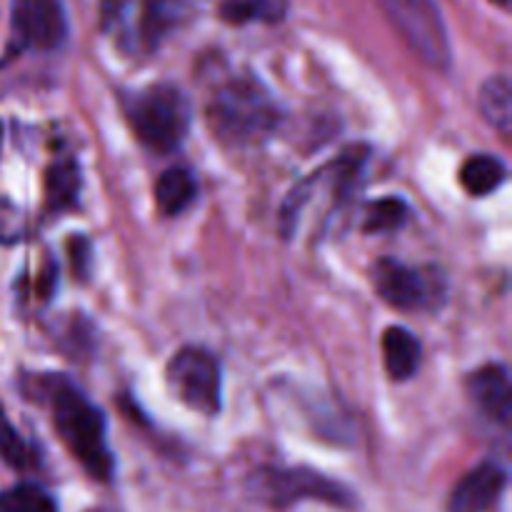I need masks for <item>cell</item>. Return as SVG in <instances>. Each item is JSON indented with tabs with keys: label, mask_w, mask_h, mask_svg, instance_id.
<instances>
[{
	"label": "cell",
	"mask_w": 512,
	"mask_h": 512,
	"mask_svg": "<svg viewBox=\"0 0 512 512\" xmlns=\"http://www.w3.org/2000/svg\"><path fill=\"white\" fill-rule=\"evenodd\" d=\"M378 5L400 38L425 65L443 73L450 70L453 48H450L448 25L435 0H378Z\"/></svg>",
	"instance_id": "4"
},
{
	"label": "cell",
	"mask_w": 512,
	"mask_h": 512,
	"mask_svg": "<svg viewBox=\"0 0 512 512\" xmlns=\"http://www.w3.org/2000/svg\"><path fill=\"white\" fill-rule=\"evenodd\" d=\"M290 0H225L223 18L230 23H248V20H263V23H280L288 15Z\"/></svg>",
	"instance_id": "17"
},
{
	"label": "cell",
	"mask_w": 512,
	"mask_h": 512,
	"mask_svg": "<svg viewBox=\"0 0 512 512\" xmlns=\"http://www.w3.org/2000/svg\"><path fill=\"white\" fill-rule=\"evenodd\" d=\"M168 388L190 410L218 415L223 405V370L218 358L198 345L178 350L168 365Z\"/></svg>",
	"instance_id": "6"
},
{
	"label": "cell",
	"mask_w": 512,
	"mask_h": 512,
	"mask_svg": "<svg viewBox=\"0 0 512 512\" xmlns=\"http://www.w3.org/2000/svg\"><path fill=\"white\" fill-rule=\"evenodd\" d=\"M188 10V0H145L143 38L148 45H158Z\"/></svg>",
	"instance_id": "16"
},
{
	"label": "cell",
	"mask_w": 512,
	"mask_h": 512,
	"mask_svg": "<svg viewBox=\"0 0 512 512\" xmlns=\"http://www.w3.org/2000/svg\"><path fill=\"white\" fill-rule=\"evenodd\" d=\"M0 512H58V505L40 485L20 483L0 493Z\"/></svg>",
	"instance_id": "19"
},
{
	"label": "cell",
	"mask_w": 512,
	"mask_h": 512,
	"mask_svg": "<svg viewBox=\"0 0 512 512\" xmlns=\"http://www.w3.org/2000/svg\"><path fill=\"white\" fill-rule=\"evenodd\" d=\"M80 168L75 160H58L48 168L45 175V200H48V208L55 213H63L78 205L80 198Z\"/></svg>",
	"instance_id": "14"
},
{
	"label": "cell",
	"mask_w": 512,
	"mask_h": 512,
	"mask_svg": "<svg viewBox=\"0 0 512 512\" xmlns=\"http://www.w3.org/2000/svg\"><path fill=\"white\" fill-rule=\"evenodd\" d=\"M423 360V345L418 335L410 333L403 325H393L383 333V363L390 380L405 383L413 378Z\"/></svg>",
	"instance_id": "11"
},
{
	"label": "cell",
	"mask_w": 512,
	"mask_h": 512,
	"mask_svg": "<svg viewBox=\"0 0 512 512\" xmlns=\"http://www.w3.org/2000/svg\"><path fill=\"white\" fill-rule=\"evenodd\" d=\"M0 145H3V123H0Z\"/></svg>",
	"instance_id": "23"
},
{
	"label": "cell",
	"mask_w": 512,
	"mask_h": 512,
	"mask_svg": "<svg viewBox=\"0 0 512 512\" xmlns=\"http://www.w3.org/2000/svg\"><path fill=\"white\" fill-rule=\"evenodd\" d=\"M468 395L480 413L500 425L510 423L512 415V390L510 373L505 365L490 363L468 375Z\"/></svg>",
	"instance_id": "10"
},
{
	"label": "cell",
	"mask_w": 512,
	"mask_h": 512,
	"mask_svg": "<svg viewBox=\"0 0 512 512\" xmlns=\"http://www.w3.org/2000/svg\"><path fill=\"white\" fill-rule=\"evenodd\" d=\"M25 233H28V220L23 210L8 198H0V245L20 243Z\"/></svg>",
	"instance_id": "21"
},
{
	"label": "cell",
	"mask_w": 512,
	"mask_h": 512,
	"mask_svg": "<svg viewBox=\"0 0 512 512\" xmlns=\"http://www.w3.org/2000/svg\"><path fill=\"white\" fill-rule=\"evenodd\" d=\"M45 398L53 410V425L65 448L95 480H110L115 470L113 450L108 445V425L98 405L90 403L83 390L63 375L45 378Z\"/></svg>",
	"instance_id": "1"
},
{
	"label": "cell",
	"mask_w": 512,
	"mask_h": 512,
	"mask_svg": "<svg viewBox=\"0 0 512 512\" xmlns=\"http://www.w3.org/2000/svg\"><path fill=\"white\" fill-rule=\"evenodd\" d=\"M195 200V178L188 168H170L155 183V203L163 215H180Z\"/></svg>",
	"instance_id": "15"
},
{
	"label": "cell",
	"mask_w": 512,
	"mask_h": 512,
	"mask_svg": "<svg viewBox=\"0 0 512 512\" xmlns=\"http://www.w3.org/2000/svg\"><path fill=\"white\" fill-rule=\"evenodd\" d=\"M13 33L20 48H60L68 38L63 0H13Z\"/></svg>",
	"instance_id": "8"
},
{
	"label": "cell",
	"mask_w": 512,
	"mask_h": 512,
	"mask_svg": "<svg viewBox=\"0 0 512 512\" xmlns=\"http://www.w3.org/2000/svg\"><path fill=\"white\" fill-rule=\"evenodd\" d=\"M373 285L380 298L398 310H430L445 298L443 275L430 268H413L395 258L375 263Z\"/></svg>",
	"instance_id": "7"
},
{
	"label": "cell",
	"mask_w": 512,
	"mask_h": 512,
	"mask_svg": "<svg viewBox=\"0 0 512 512\" xmlns=\"http://www.w3.org/2000/svg\"><path fill=\"white\" fill-rule=\"evenodd\" d=\"M208 120L225 143L250 145L273 133L280 110L255 78H230L210 98Z\"/></svg>",
	"instance_id": "2"
},
{
	"label": "cell",
	"mask_w": 512,
	"mask_h": 512,
	"mask_svg": "<svg viewBox=\"0 0 512 512\" xmlns=\"http://www.w3.org/2000/svg\"><path fill=\"white\" fill-rule=\"evenodd\" d=\"M478 105L488 125H493L503 138L512 133V85L508 75H493L483 83Z\"/></svg>",
	"instance_id": "12"
},
{
	"label": "cell",
	"mask_w": 512,
	"mask_h": 512,
	"mask_svg": "<svg viewBox=\"0 0 512 512\" xmlns=\"http://www.w3.org/2000/svg\"><path fill=\"white\" fill-rule=\"evenodd\" d=\"M493 3H495V5H500V8H508L510 0H493Z\"/></svg>",
	"instance_id": "22"
},
{
	"label": "cell",
	"mask_w": 512,
	"mask_h": 512,
	"mask_svg": "<svg viewBox=\"0 0 512 512\" xmlns=\"http://www.w3.org/2000/svg\"><path fill=\"white\" fill-rule=\"evenodd\" d=\"M128 120L145 148L168 155L183 145L193 120V108L178 85L155 83L130 95Z\"/></svg>",
	"instance_id": "3"
},
{
	"label": "cell",
	"mask_w": 512,
	"mask_h": 512,
	"mask_svg": "<svg viewBox=\"0 0 512 512\" xmlns=\"http://www.w3.org/2000/svg\"><path fill=\"white\" fill-rule=\"evenodd\" d=\"M250 493L270 508H285L298 500H320V503L338 505V508H350L355 503L348 488L308 468L258 470L250 478Z\"/></svg>",
	"instance_id": "5"
},
{
	"label": "cell",
	"mask_w": 512,
	"mask_h": 512,
	"mask_svg": "<svg viewBox=\"0 0 512 512\" xmlns=\"http://www.w3.org/2000/svg\"><path fill=\"white\" fill-rule=\"evenodd\" d=\"M0 458L15 470H25L30 465V448L23 438H20L18 430L13 428V423L8 420L5 410L0 408Z\"/></svg>",
	"instance_id": "20"
},
{
	"label": "cell",
	"mask_w": 512,
	"mask_h": 512,
	"mask_svg": "<svg viewBox=\"0 0 512 512\" xmlns=\"http://www.w3.org/2000/svg\"><path fill=\"white\" fill-rule=\"evenodd\" d=\"M408 215L410 205L403 198H395V195L380 198L370 203L368 210H365L363 230L365 233H393V230L403 228L408 223Z\"/></svg>",
	"instance_id": "18"
},
{
	"label": "cell",
	"mask_w": 512,
	"mask_h": 512,
	"mask_svg": "<svg viewBox=\"0 0 512 512\" xmlns=\"http://www.w3.org/2000/svg\"><path fill=\"white\" fill-rule=\"evenodd\" d=\"M505 180H508V165L488 153L473 155L460 168V185L465 188V193L475 195V198L495 193Z\"/></svg>",
	"instance_id": "13"
},
{
	"label": "cell",
	"mask_w": 512,
	"mask_h": 512,
	"mask_svg": "<svg viewBox=\"0 0 512 512\" xmlns=\"http://www.w3.org/2000/svg\"><path fill=\"white\" fill-rule=\"evenodd\" d=\"M508 485V470L495 460H485L470 470L450 493L448 512H488Z\"/></svg>",
	"instance_id": "9"
}]
</instances>
